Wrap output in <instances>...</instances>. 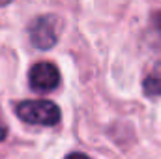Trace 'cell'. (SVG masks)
I'll return each instance as SVG.
<instances>
[{"label": "cell", "instance_id": "1", "mask_svg": "<svg viewBox=\"0 0 161 159\" xmlns=\"http://www.w3.org/2000/svg\"><path fill=\"white\" fill-rule=\"evenodd\" d=\"M17 116L34 125H56L60 122V109L49 99H28L17 105Z\"/></svg>", "mask_w": 161, "mask_h": 159}, {"label": "cell", "instance_id": "2", "mask_svg": "<svg viewBox=\"0 0 161 159\" xmlns=\"http://www.w3.org/2000/svg\"><path fill=\"white\" fill-rule=\"evenodd\" d=\"M28 79H30L32 90H36V92H51L60 84V71L51 62H40V64L32 66V69L28 73Z\"/></svg>", "mask_w": 161, "mask_h": 159}, {"label": "cell", "instance_id": "3", "mask_svg": "<svg viewBox=\"0 0 161 159\" xmlns=\"http://www.w3.org/2000/svg\"><path fill=\"white\" fill-rule=\"evenodd\" d=\"M30 40L34 43V47H38V49H51L58 40L56 19L51 15L38 17L30 26Z\"/></svg>", "mask_w": 161, "mask_h": 159}, {"label": "cell", "instance_id": "4", "mask_svg": "<svg viewBox=\"0 0 161 159\" xmlns=\"http://www.w3.org/2000/svg\"><path fill=\"white\" fill-rule=\"evenodd\" d=\"M142 88H144V94L150 97L161 96V62H158L148 71V75L142 80Z\"/></svg>", "mask_w": 161, "mask_h": 159}, {"label": "cell", "instance_id": "5", "mask_svg": "<svg viewBox=\"0 0 161 159\" xmlns=\"http://www.w3.org/2000/svg\"><path fill=\"white\" fill-rule=\"evenodd\" d=\"M6 135H8V125H6V122L2 120V114H0V140H4Z\"/></svg>", "mask_w": 161, "mask_h": 159}, {"label": "cell", "instance_id": "6", "mask_svg": "<svg viewBox=\"0 0 161 159\" xmlns=\"http://www.w3.org/2000/svg\"><path fill=\"white\" fill-rule=\"evenodd\" d=\"M66 159H88V156H84V154H80V152H73V154H69Z\"/></svg>", "mask_w": 161, "mask_h": 159}, {"label": "cell", "instance_id": "7", "mask_svg": "<svg viewBox=\"0 0 161 159\" xmlns=\"http://www.w3.org/2000/svg\"><path fill=\"white\" fill-rule=\"evenodd\" d=\"M9 2H11V0H0V8H2V6H8Z\"/></svg>", "mask_w": 161, "mask_h": 159}]
</instances>
